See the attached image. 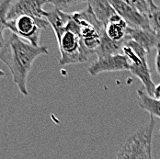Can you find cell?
<instances>
[{"mask_svg": "<svg viewBox=\"0 0 160 159\" xmlns=\"http://www.w3.org/2000/svg\"><path fill=\"white\" fill-rule=\"evenodd\" d=\"M11 3L12 2L9 0L2 1L0 3V52L4 49L7 42V38L5 37V31L8 30L7 16L11 6Z\"/></svg>", "mask_w": 160, "mask_h": 159, "instance_id": "9a60e30c", "label": "cell"}, {"mask_svg": "<svg viewBox=\"0 0 160 159\" xmlns=\"http://www.w3.org/2000/svg\"><path fill=\"white\" fill-rule=\"evenodd\" d=\"M159 100H160V99H159Z\"/></svg>", "mask_w": 160, "mask_h": 159, "instance_id": "7402d4cb", "label": "cell"}, {"mask_svg": "<svg viewBox=\"0 0 160 159\" xmlns=\"http://www.w3.org/2000/svg\"><path fill=\"white\" fill-rule=\"evenodd\" d=\"M88 4L93 10L97 19L106 28L109 24L110 19L116 14L115 9L109 1H88Z\"/></svg>", "mask_w": 160, "mask_h": 159, "instance_id": "7c38bea8", "label": "cell"}, {"mask_svg": "<svg viewBox=\"0 0 160 159\" xmlns=\"http://www.w3.org/2000/svg\"><path fill=\"white\" fill-rule=\"evenodd\" d=\"M116 13L122 17L130 28L152 30L150 27L148 17L144 16L130 6L127 1L122 0H110Z\"/></svg>", "mask_w": 160, "mask_h": 159, "instance_id": "8992f818", "label": "cell"}, {"mask_svg": "<svg viewBox=\"0 0 160 159\" xmlns=\"http://www.w3.org/2000/svg\"><path fill=\"white\" fill-rule=\"evenodd\" d=\"M56 40L61 54L59 64L62 66L84 63L93 54L85 47L80 36L79 27L72 17V14L70 21Z\"/></svg>", "mask_w": 160, "mask_h": 159, "instance_id": "7a4b0ae2", "label": "cell"}, {"mask_svg": "<svg viewBox=\"0 0 160 159\" xmlns=\"http://www.w3.org/2000/svg\"><path fill=\"white\" fill-rule=\"evenodd\" d=\"M155 68L157 73L160 76V48L157 49V54L155 59Z\"/></svg>", "mask_w": 160, "mask_h": 159, "instance_id": "d6986e66", "label": "cell"}, {"mask_svg": "<svg viewBox=\"0 0 160 159\" xmlns=\"http://www.w3.org/2000/svg\"><path fill=\"white\" fill-rule=\"evenodd\" d=\"M124 41L115 42L112 39H110L106 35L105 32H103V34L101 36L100 44H99V46L98 47L96 52H95L98 59L108 57V56H111V55L119 54V53H122V46H123Z\"/></svg>", "mask_w": 160, "mask_h": 159, "instance_id": "4fadbf2b", "label": "cell"}, {"mask_svg": "<svg viewBox=\"0 0 160 159\" xmlns=\"http://www.w3.org/2000/svg\"><path fill=\"white\" fill-rule=\"evenodd\" d=\"M7 25L10 32L34 46H41L40 39L42 32L50 27L45 18L32 16L18 17L12 20H8Z\"/></svg>", "mask_w": 160, "mask_h": 159, "instance_id": "5b68a950", "label": "cell"}, {"mask_svg": "<svg viewBox=\"0 0 160 159\" xmlns=\"http://www.w3.org/2000/svg\"><path fill=\"white\" fill-rule=\"evenodd\" d=\"M137 103L141 109L149 112L150 116L160 119V100L150 97L144 90L139 88L137 90Z\"/></svg>", "mask_w": 160, "mask_h": 159, "instance_id": "5bb4252c", "label": "cell"}, {"mask_svg": "<svg viewBox=\"0 0 160 159\" xmlns=\"http://www.w3.org/2000/svg\"><path fill=\"white\" fill-rule=\"evenodd\" d=\"M130 6H132L134 9H136L139 13L144 16L148 17L151 9V1L145 0H130L127 1Z\"/></svg>", "mask_w": 160, "mask_h": 159, "instance_id": "e0dca14e", "label": "cell"}, {"mask_svg": "<svg viewBox=\"0 0 160 159\" xmlns=\"http://www.w3.org/2000/svg\"><path fill=\"white\" fill-rule=\"evenodd\" d=\"M128 24L117 13L110 19L109 24L105 28L106 35L115 42H122L127 38Z\"/></svg>", "mask_w": 160, "mask_h": 159, "instance_id": "30bf717a", "label": "cell"}, {"mask_svg": "<svg viewBox=\"0 0 160 159\" xmlns=\"http://www.w3.org/2000/svg\"><path fill=\"white\" fill-rule=\"evenodd\" d=\"M129 69L128 58L123 53H119L94 61L88 67V72L91 77H96L102 73L126 71Z\"/></svg>", "mask_w": 160, "mask_h": 159, "instance_id": "52a82bcc", "label": "cell"}, {"mask_svg": "<svg viewBox=\"0 0 160 159\" xmlns=\"http://www.w3.org/2000/svg\"><path fill=\"white\" fill-rule=\"evenodd\" d=\"M122 53L128 58L130 64L129 71L143 83L144 91L150 97H154L156 85L152 80L151 71L148 66V52L138 43L127 37L122 46Z\"/></svg>", "mask_w": 160, "mask_h": 159, "instance_id": "277c9868", "label": "cell"}, {"mask_svg": "<svg viewBox=\"0 0 160 159\" xmlns=\"http://www.w3.org/2000/svg\"><path fill=\"white\" fill-rule=\"evenodd\" d=\"M156 121L153 116L147 123L129 136L117 154L116 159H153L152 138Z\"/></svg>", "mask_w": 160, "mask_h": 159, "instance_id": "3957f363", "label": "cell"}, {"mask_svg": "<svg viewBox=\"0 0 160 159\" xmlns=\"http://www.w3.org/2000/svg\"><path fill=\"white\" fill-rule=\"evenodd\" d=\"M127 37L142 46L147 52H151L154 48H160L159 38L152 30L133 29L129 27Z\"/></svg>", "mask_w": 160, "mask_h": 159, "instance_id": "9c48e42d", "label": "cell"}, {"mask_svg": "<svg viewBox=\"0 0 160 159\" xmlns=\"http://www.w3.org/2000/svg\"><path fill=\"white\" fill-rule=\"evenodd\" d=\"M82 2L79 1H48V4H51L54 7V8L61 10L63 12H66L65 9L73 5H78Z\"/></svg>", "mask_w": 160, "mask_h": 159, "instance_id": "ac0fdd59", "label": "cell"}, {"mask_svg": "<svg viewBox=\"0 0 160 159\" xmlns=\"http://www.w3.org/2000/svg\"><path fill=\"white\" fill-rule=\"evenodd\" d=\"M47 54L49 49L45 45L34 46L12 32L7 38L0 60L8 67L13 82L23 96H29L27 83L32 64L38 57Z\"/></svg>", "mask_w": 160, "mask_h": 159, "instance_id": "6da1fadb", "label": "cell"}, {"mask_svg": "<svg viewBox=\"0 0 160 159\" xmlns=\"http://www.w3.org/2000/svg\"><path fill=\"white\" fill-rule=\"evenodd\" d=\"M44 18L48 21L50 27L53 30L55 37L57 38L65 29L66 25L71 19V14L67 12H63L54 8L52 11L44 12Z\"/></svg>", "mask_w": 160, "mask_h": 159, "instance_id": "8fae6325", "label": "cell"}, {"mask_svg": "<svg viewBox=\"0 0 160 159\" xmlns=\"http://www.w3.org/2000/svg\"><path fill=\"white\" fill-rule=\"evenodd\" d=\"M48 1L43 0H18L11 3L7 18L12 20L18 17L32 16L38 18H44V5Z\"/></svg>", "mask_w": 160, "mask_h": 159, "instance_id": "ba28073f", "label": "cell"}, {"mask_svg": "<svg viewBox=\"0 0 160 159\" xmlns=\"http://www.w3.org/2000/svg\"><path fill=\"white\" fill-rule=\"evenodd\" d=\"M5 77V72L0 68V77Z\"/></svg>", "mask_w": 160, "mask_h": 159, "instance_id": "44dd1931", "label": "cell"}, {"mask_svg": "<svg viewBox=\"0 0 160 159\" xmlns=\"http://www.w3.org/2000/svg\"><path fill=\"white\" fill-rule=\"evenodd\" d=\"M154 97L157 99H160V84L156 86V88L154 91Z\"/></svg>", "mask_w": 160, "mask_h": 159, "instance_id": "ffe728a7", "label": "cell"}, {"mask_svg": "<svg viewBox=\"0 0 160 159\" xmlns=\"http://www.w3.org/2000/svg\"><path fill=\"white\" fill-rule=\"evenodd\" d=\"M148 19L152 31L160 40V6L157 5L154 1H151V9Z\"/></svg>", "mask_w": 160, "mask_h": 159, "instance_id": "2e32d148", "label": "cell"}]
</instances>
